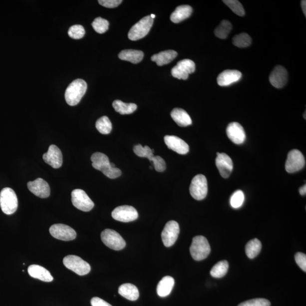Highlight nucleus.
I'll use <instances>...</instances> for the list:
<instances>
[{"label": "nucleus", "mask_w": 306, "mask_h": 306, "mask_svg": "<svg viewBox=\"0 0 306 306\" xmlns=\"http://www.w3.org/2000/svg\"><path fill=\"white\" fill-rule=\"evenodd\" d=\"M92 166L96 170L102 172L104 175L110 179H116L121 175V170L112 167L108 157L106 154L96 152L92 155L91 157Z\"/></svg>", "instance_id": "obj_1"}, {"label": "nucleus", "mask_w": 306, "mask_h": 306, "mask_svg": "<svg viewBox=\"0 0 306 306\" xmlns=\"http://www.w3.org/2000/svg\"><path fill=\"white\" fill-rule=\"evenodd\" d=\"M87 88V83L83 79H75L67 87L65 91L66 103L71 106H76L85 94Z\"/></svg>", "instance_id": "obj_2"}, {"label": "nucleus", "mask_w": 306, "mask_h": 306, "mask_svg": "<svg viewBox=\"0 0 306 306\" xmlns=\"http://www.w3.org/2000/svg\"><path fill=\"white\" fill-rule=\"evenodd\" d=\"M211 247L207 239L199 236L193 238L190 247V253L193 259L201 261L206 259L211 253Z\"/></svg>", "instance_id": "obj_3"}, {"label": "nucleus", "mask_w": 306, "mask_h": 306, "mask_svg": "<svg viewBox=\"0 0 306 306\" xmlns=\"http://www.w3.org/2000/svg\"><path fill=\"white\" fill-rule=\"evenodd\" d=\"M0 207L7 215L14 213L18 208V199L10 188H5L0 192Z\"/></svg>", "instance_id": "obj_4"}, {"label": "nucleus", "mask_w": 306, "mask_h": 306, "mask_svg": "<svg viewBox=\"0 0 306 306\" xmlns=\"http://www.w3.org/2000/svg\"><path fill=\"white\" fill-rule=\"evenodd\" d=\"M154 20L150 15L145 16L139 22L133 25L128 33V38L135 41L143 38L147 35L153 26Z\"/></svg>", "instance_id": "obj_5"}, {"label": "nucleus", "mask_w": 306, "mask_h": 306, "mask_svg": "<svg viewBox=\"0 0 306 306\" xmlns=\"http://www.w3.org/2000/svg\"><path fill=\"white\" fill-rule=\"evenodd\" d=\"M64 265L79 276H84L91 271L90 264L75 255H68L63 259Z\"/></svg>", "instance_id": "obj_6"}, {"label": "nucleus", "mask_w": 306, "mask_h": 306, "mask_svg": "<svg viewBox=\"0 0 306 306\" xmlns=\"http://www.w3.org/2000/svg\"><path fill=\"white\" fill-rule=\"evenodd\" d=\"M208 182L206 177L199 174L193 178L190 187V192L192 198L196 200H202L208 194Z\"/></svg>", "instance_id": "obj_7"}, {"label": "nucleus", "mask_w": 306, "mask_h": 306, "mask_svg": "<svg viewBox=\"0 0 306 306\" xmlns=\"http://www.w3.org/2000/svg\"><path fill=\"white\" fill-rule=\"evenodd\" d=\"M101 239L104 245L114 250H122L126 246V243L122 237L111 229L104 230L101 233Z\"/></svg>", "instance_id": "obj_8"}, {"label": "nucleus", "mask_w": 306, "mask_h": 306, "mask_svg": "<svg viewBox=\"0 0 306 306\" xmlns=\"http://www.w3.org/2000/svg\"><path fill=\"white\" fill-rule=\"evenodd\" d=\"M306 164L305 158L300 150L291 151L288 155L285 169L289 173H294L303 169Z\"/></svg>", "instance_id": "obj_9"}, {"label": "nucleus", "mask_w": 306, "mask_h": 306, "mask_svg": "<svg viewBox=\"0 0 306 306\" xmlns=\"http://www.w3.org/2000/svg\"><path fill=\"white\" fill-rule=\"evenodd\" d=\"M72 202L74 206L83 212H89L94 207V203L86 193L81 189L72 192Z\"/></svg>", "instance_id": "obj_10"}, {"label": "nucleus", "mask_w": 306, "mask_h": 306, "mask_svg": "<svg viewBox=\"0 0 306 306\" xmlns=\"http://www.w3.org/2000/svg\"><path fill=\"white\" fill-rule=\"evenodd\" d=\"M49 233L58 240L70 241L74 240L77 236L75 230L70 226L64 224H54L49 228Z\"/></svg>", "instance_id": "obj_11"}, {"label": "nucleus", "mask_w": 306, "mask_h": 306, "mask_svg": "<svg viewBox=\"0 0 306 306\" xmlns=\"http://www.w3.org/2000/svg\"><path fill=\"white\" fill-rule=\"evenodd\" d=\"M180 233L179 226L177 222L170 221L166 224L162 232V240L163 244L170 247L177 241Z\"/></svg>", "instance_id": "obj_12"}, {"label": "nucleus", "mask_w": 306, "mask_h": 306, "mask_svg": "<svg viewBox=\"0 0 306 306\" xmlns=\"http://www.w3.org/2000/svg\"><path fill=\"white\" fill-rule=\"evenodd\" d=\"M195 62L189 59L179 61L177 65L171 69V74L175 78L186 80L189 74L195 72Z\"/></svg>", "instance_id": "obj_13"}, {"label": "nucleus", "mask_w": 306, "mask_h": 306, "mask_svg": "<svg viewBox=\"0 0 306 306\" xmlns=\"http://www.w3.org/2000/svg\"><path fill=\"white\" fill-rule=\"evenodd\" d=\"M113 219L123 222H129L137 219L138 214L136 209L128 205L116 208L112 212Z\"/></svg>", "instance_id": "obj_14"}, {"label": "nucleus", "mask_w": 306, "mask_h": 306, "mask_svg": "<svg viewBox=\"0 0 306 306\" xmlns=\"http://www.w3.org/2000/svg\"><path fill=\"white\" fill-rule=\"evenodd\" d=\"M29 191L41 199L48 198L51 190L48 183L41 178H37L27 183Z\"/></svg>", "instance_id": "obj_15"}, {"label": "nucleus", "mask_w": 306, "mask_h": 306, "mask_svg": "<svg viewBox=\"0 0 306 306\" xmlns=\"http://www.w3.org/2000/svg\"><path fill=\"white\" fill-rule=\"evenodd\" d=\"M216 164L222 178H228L233 169V161L231 158L225 153H217Z\"/></svg>", "instance_id": "obj_16"}, {"label": "nucleus", "mask_w": 306, "mask_h": 306, "mask_svg": "<svg viewBox=\"0 0 306 306\" xmlns=\"http://www.w3.org/2000/svg\"><path fill=\"white\" fill-rule=\"evenodd\" d=\"M43 159L46 163L54 169H58L62 165V155L57 146H49L48 152L43 154Z\"/></svg>", "instance_id": "obj_17"}, {"label": "nucleus", "mask_w": 306, "mask_h": 306, "mask_svg": "<svg viewBox=\"0 0 306 306\" xmlns=\"http://www.w3.org/2000/svg\"><path fill=\"white\" fill-rule=\"evenodd\" d=\"M288 80V73L283 66L278 65L272 70L270 76L271 85L278 89L286 85Z\"/></svg>", "instance_id": "obj_18"}, {"label": "nucleus", "mask_w": 306, "mask_h": 306, "mask_svg": "<svg viewBox=\"0 0 306 306\" xmlns=\"http://www.w3.org/2000/svg\"><path fill=\"white\" fill-rule=\"evenodd\" d=\"M226 133L229 139L234 144H242L246 140V133L242 125L237 122H233L228 125L226 128Z\"/></svg>", "instance_id": "obj_19"}, {"label": "nucleus", "mask_w": 306, "mask_h": 306, "mask_svg": "<svg viewBox=\"0 0 306 306\" xmlns=\"http://www.w3.org/2000/svg\"><path fill=\"white\" fill-rule=\"evenodd\" d=\"M165 144L169 149L179 154H186L189 152V146L185 141L175 136H166Z\"/></svg>", "instance_id": "obj_20"}, {"label": "nucleus", "mask_w": 306, "mask_h": 306, "mask_svg": "<svg viewBox=\"0 0 306 306\" xmlns=\"http://www.w3.org/2000/svg\"><path fill=\"white\" fill-rule=\"evenodd\" d=\"M242 73L237 70H225L217 77V83L221 86L231 85L240 80Z\"/></svg>", "instance_id": "obj_21"}, {"label": "nucleus", "mask_w": 306, "mask_h": 306, "mask_svg": "<svg viewBox=\"0 0 306 306\" xmlns=\"http://www.w3.org/2000/svg\"><path fill=\"white\" fill-rule=\"evenodd\" d=\"M28 273L32 278L40 280L44 282H52L53 280L50 272L43 267L31 265L28 268Z\"/></svg>", "instance_id": "obj_22"}, {"label": "nucleus", "mask_w": 306, "mask_h": 306, "mask_svg": "<svg viewBox=\"0 0 306 306\" xmlns=\"http://www.w3.org/2000/svg\"><path fill=\"white\" fill-rule=\"evenodd\" d=\"M171 116L180 127H187L192 124V121L190 116L182 108H174L171 112Z\"/></svg>", "instance_id": "obj_23"}, {"label": "nucleus", "mask_w": 306, "mask_h": 306, "mask_svg": "<svg viewBox=\"0 0 306 306\" xmlns=\"http://www.w3.org/2000/svg\"><path fill=\"white\" fill-rule=\"evenodd\" d=\"M192 8L189 5H181L176 8L171 14L170 19L175 23H178L189 18L192 13Z\"/></svg>", "instance_id": "obj_24"}, {"label": "nucleus", "mask_w": 306, "mask_h": 306, "mask_svg": "<svg viewBox=\"0 0 306 306\" xmlns=\"http://www.w3.org/2000/svg\"><path fill=\"white\" fill-rule=\"evenodd\" d=\"M175 284L174 279L171 276H165L158 283L157 288V294L159 297L168 296Z\"/></svg>", "instance_id": "obj_25"}, {"label": "nucleus", "mask_w": 306, "mask_h": 306, "mask_svg": "<svg viewBox=\"0 0 306 306\" xmlns=\"http://www.w3.org/2000/svg\"><path fill=\"white\" fill-rule=\"evenodd\" d=\"M177 56L178 53L174 50H167V51L154 54L151 58V59L153 61L156 62L158 66H163L169 64Z\"/></svg>", "instance_id": "obj_26"}, {"label": "nucleus", "mask_w": 306, "mask_h": 306, "mask_svg": "<svg viewBox=\"0 0 306 306\" xmlns=\"http://www.w3.org/2000/svg\"><path fill=\"white\" fill-rule=\"evenodd\" d=\"M119 295L129 301H136L139 298V292L137 288L131 284L121 285L119 288Z\"/></svg>", "instance_id": "obj_27"}, {"label": "nucleus", "mask_w": 306, "mask_h": 306, "mask_svg": "<svg viewBox=\"0 0 306 306\" xmlns=\"http://www.w3.org/2000/svg\"><path fill=\"white\" fill-rule=\"evenodd\" d=\"M119 57L121 60L129 61L133 64H137L143 59L144 53L138 50H123L119 54Z\"/></svg>", "instance_id": "obj_28"}, {"label": "nucleus", "mask_w": 306, "mask_h": 306, "mask_svg": "<svg viewBox=\"0 0 306 306\" xmlns=\"http://www.w3.org/2000/svg\"><path fill=\"white\" fill-rule=\"evenodd\" d=\"M112 106L117 112L121 115L132 114L137 110V106L135 103H125L120 100H116L112 103Z\"/></svg>", "instance_id": "obj_29"}, {"label": "nucleus", "mask_w": 306, "mask_h": 306, "mask_svg": "<svg viewBox=\"0 0 306 306\" xmlns=\"http://www.w3.org/2000/svg\"><path fill=\"white\" fill-rule=\"evenodd\" d=\"M262 248V243L258 239L254 240L247 243L246 246V253L250 259H254L261 253Z\"/></svg>", "instance_id": "obj_30"}, {"label": "nucleus", "mask_w": 306, "mask_h": 306, "mask_svg": "<svg viewBox=\"0 0 306 306\" xmlns=\"http://www.w3.org/2000/svg\"><path fill=\"white\" fill-rule=\"evenodd\" d=\"M232 30V24L227 20H222L215 31V35L220 39H225Z\"/></svg>", "instance_id": "obj_31"}, {"label": "nucleus", "mask_w": 306, "mask_h": 306, "mask_svg": "<svg viewBox=\"0 0 306 306\" xmlns=\"http://www.w3.org/2000/svg\"><path fill=\"white\" fill-rule=\"evenodd\" d=\"M228 269V262L226 261H221L213 266L211 271V275L215 278H222L227 274Z\"/></svg>", "instance_id": "obj_32"}, {"label": "nucleus", "mask_w": 306, "mask_h": 306, "mask_svg": "<svg viewBox=\"0 0 306 306\" xmlns=\"http://www.w3.org/2000/svg\"><path fill=\"white\" fill-rule=\"evenodd\" d=\"M96 128L103 135H108L112 131V123L108 117L106 116L100 117L95 124Z\"/></svg>", "instance_id": "obj_33"}, {"label": "nucleus", "mask_w": 306, "mask_h": 306, "mask_svg": "<svg viewBox=\"0 0 306 306\" xmlns=\"http://www.w3.org/2000/svg\"><path fill=\"white\" fill-rule=\"evenodd\" d=\"M133 152L137 156L148 158L150 162H152L155 156L154 150L151 149L148 146L143 147L141 144L134 146Z\"/></svg>", "instance_id": "obj_34"}, {"label": "nucleus", "mask_w": 306, "mask_h": 306, "mask_svg": "<svg viewBox=\"0 0 306 306\" xmlns=\"http://www.w3.org/2000/svg\"><path fill=\"white\" fill-rule=\"evenodd\" d=\"M233 43L239 48H246L251 44L252 39L247 33H242L233 37Z\"/></svg>", "instance_id": "obj_35"}, {"label": "nucleus", "mask_w": 306, "mask_h": 306, "mask_svg": "<svg viewBox=\"0 0 306 306\" xmlns=\"http://www.w3.org/2000/svg\"><path fill=\"white\" fill-rule=\"evenodd\" d=\"M223 2L231 9L234 13L243 16L245 14V11L242 3L237 0H224Z\"/></svg>", "instance_id": "obj_36"}, {"label": "nucleus", "mask_w": 306, "mask_h": 306, "mask_svg": "<svg viewBox=\"0 0 306 306\" xmlns=\"http://www.w3.org/2000/svg\"><path fill=\"white\" fill-rule=\"evenodd\" d=\"M94 30L99 33H103L108 30L109 22L107 20L101 17H98L94 19L92 23Z\"/></svg>", "instance_id": "obj_37"}, {"label": "nucleus", "mask_w": 306, "mask_h": 306, "mask_svg": "<svg viewBox=\"0 0 306 306\" xmlns=\"http://www.w3.org/2000/svg\"><path fill=\"white\" fill-rule=\"evenodd\" d=\"M245 201L244 193L241 190H238L234 193L230 198V205L235 209L242 207Z\"/></svg>", "instance_id": "obj_38"}, {"label": "nucleus", "mask_w": 306, "mask_h": 306, "mask_svg": "<svg viewBox=\"0 0 306 306\" xmlns=\"http://www.w3.org/2000/svg\"><path fill=\"white\" fill-rule=\"evenodd\" d=\"M85 30L84 27L81 25L75 24L71 26L68 30V35L71 38L74 39H80L84 36Z\"/></svg>", "instance_id": "obj_39"}, {"label": "nucleus", "mask_w": 306, "mask_h": 306, "mask_svg": "<svg viewBox=\"0 0 306 306\" xmlns=\"http://www.w3.org/2000/svg\"><path fill=\"white\" fill-rule=\"evenodd\" d=\"M238 306H271V303L266 299H257L244 302Z\"/></svg>", "instance_id": "obj_40"}, {"label": "nucleus", "mask_w": 306, "mask_h": 306, "mask_svg": "<svg viewBox=\"0 0 306 306\" xmlns=\"http://www.w3.org/2000/svg\"><path fill=\"white\" fill-rule=\"evenodd\" d=\"M152 162L153 163L155 170L158 172H163L166 169V162L160 156H155Z\"/></svg>", "instance_id": "obj_41"}, {"label": "nucleus", "mask_w": 306, "mask_h": 306, "mask_svg": "<svg viewBox=\"0 0 306 306\" xmlns=\"http://www.w3.org/2000/svg\"><path fill=\"white\" fill-rule=\"evenodd\" d=\"M295 260L299 266L305 272L306 271V255L302 253H297L295 255Z\"/></svg>", "instance_id": "obj_42"}, {"label": "nucleus", "mask_w": 306, "mask_h": 306, "mask_svg": "<svg viewBox=\"0 0 306 306\" xmlns=\"http://www.w3.org/2000/svg\"><path fill=\"white\" fill-rule=\"evenodd\" d=\"M123 1L121 0H99L100 5L107 8H114L118 6Z\"/></svg>", "instance_id": "obj_43"}, {"label": "nucleus", "mask_w": 306, "mask_h": 306, "mask_svg": "<svg viewBox=\"0 0 306 306\" xmlns=\"http://www.w3.org/2000/svg\"><path fill=\"white\" fill-rule=\"evenodd\" d=\"M91 305L92 306H112L98 297L93 298L91 300Z\"/></svg>", "instance_id": "obj_44"}, {"label": "nucleus", "mask_w": 306, "mask_h": 306, "mask_svg": "<svg viewBox=\"0 0 306 306\" xmlns=\"http://www.w3.org/2000/svg\"><path fill=\"white\" fill-rule=\"evenodd\" d=\"M301 6H302V9H303L304 13L306 16V1H305V0H303V1H301Z\"/></svg>", "instance_id": "obj_45"}, {"label": "nucleus", "mask_w": 306, "mask_h": 306, "mask_svg": "<svg viewBox=\"0 0 306 306\" xmlns=\"http://www.w3.org/2000/svg\"><path fill=\"white\" fill-rule=\"evenodd\" d=\"M299 191L302 196H305L306 194V186L305 185L300 188Z\"/></svg>", "instance_id": "obj_46"}, {"label": "nucleus", "mask_w": 306, "mask_h": 306, "mask_svg": "<svg viewBox=\"0 0 306 306\" xmlns=\"http://www.w3.org/2000/svg\"><path fill=\"white\" fill-rule=\"evenodd\" d=\"M110 164H111V166L112 167H115V165L114 163H110Z\"/></svg>", "instance_id": "obj_47"}, {"label": "nucleus", "mask_w": 306, "mask_h": 306, "mask_svg": "<svg viewBox=\"0 0 306 306\" xmlns=\"http://www.w3.org/2000/svg\"><path fill=\"white\" fill-rule=\"evenodd\" d=\"M151 18H152V19H154L155 18V15L154 14H152L150 15Z\"/></svg>", "instance_id": "obj_48"}, {"label": "nucleus", "mask_w": 306, "mask_h": 306, "mask_svg": "<svg viewBox=\"0 0 306 306\" xmlns=\"http://www.w3.org/2000/svg\"><path fill=\"white\" fill-rule=\"evenodd\" d=\"M150 169H152V166H150Z\"/></svg>", "instance_id": "obj_49"}]
</instances>
